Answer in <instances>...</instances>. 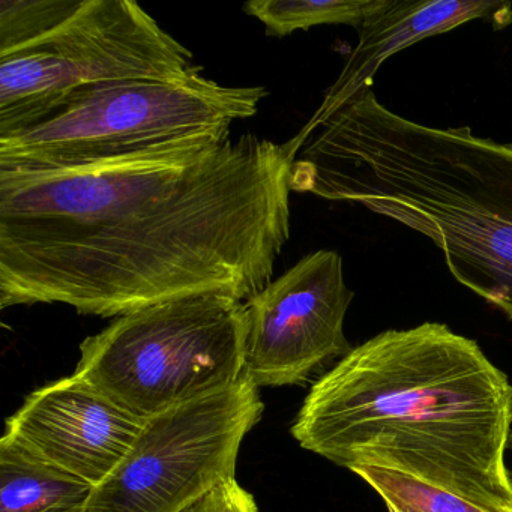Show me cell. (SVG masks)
<instances>
[{
    "mask_svg": "<svg viewBox=\"0 0 512 512\" xmlns=\"http://www.w3.org/2000/svg\"><path fill=\"white\" fill-rule=\"evenodd\" d=\"M284 145L193 137L53 170H0V308L119 317L220 293L247 301L290 239Z\"/></svg>",
    "mask_w": 512,
    "mask_h": 512,
    "instance_id": "obj_1",
    "label": "cell"
},
{
    "mask_svg": "<svg viewBox=\"0 0 512 512\" xmlns=\"http://www.w3.org/2000/svg\"><path fill=\"white\" fill-rule=\"evenodd\" d=\"M512 385L437 322L353 347L305 398L292 436L349 470L380 467L512 511Z\"/></svg>",
    "mask_w": 512,
    "mask_h": 512,
    "instance_id": "obj_2",
    "label": "cell"
},
{
    "mask_svg": "<svg viewBox=\"0 0 512 512\" xmlns=\"http://www.w3.org/2000/svg\"><path fill=\"white\" fill-rule=\"evenodd\" d=\"M284 148L292 191L427 236L452 277L512 322V145L410 121L370 88Z\"/></svg>",
    "mask_w": 512,
    "mask_h": 512,
    "instance_id": "obj_3",
    "label": "cell"
},
{
    "mask_svg": "<svg viewBox=\"0 0 512 512\" xmlns=\"http://www.w3.org/2000/svg\"><path fill=\"white\" fill-rule=\"evenodd\" d=\"M199 70L193 53L133 0L0 2V137L89 92Z\"/></svg>",
    "mask_w": 512,
    "mask_h": 512,
    "instance_id": "obj_4",
    "label": "cell"
},
{
    "mask_svg": "<svg viewBox=\"0 0 512 512\" xmlns=\"http://www.w3.org/2000/svg\"><path fill=\"white\" fill-rule=\"evenodd\" d=\"M244 301L220 293L149 305L80 344L76 376L142 421L244 376Z\"/></svg>",
    "mask_w": 512,
    "mask_h": 512,
    "instance_id": "obj_5",
    "label": "cell"
},
{
    "mask_svg": "<svg viewBox=\"0 0 512 512\" xmlns=\"http://www.w3.org/2000/svg\"><path fill=\"white\" fill-rule=\"evenodd\" d=\"M268 91L226 86L202 70L167 82H128L89 92L32 127L0 137V170L86 166L193 137L232 133Z\"/></svg>",
    "mask_w": 512,
    "mask_h": 512,
    "instance_id": "obj_6",
    "label": "cell"
},
{
    "mask_svg": "<svg viewBox=\"0 0 512 512\" xmlns=\"http://www.w3.org/2000/svg\"><path fill=\"white\" fill-rule=\"evenodd\" d=\"M259 388H230L143 425L125 457L94 487L85 512H184L235 479L242 440L262 418Z\"/></svg>",
    "mask_w": 512,
    "mask_h": 512,
    "instance_id": "obj_7",
    "label": "cell"
},
{
    "mask_svg": "<svg viewBox=\"0 0 512 512\" xmlns=\"http://www.w3.org/2000/svg\"><path fill=\"white\" fill-rule=\"evenodd\" d=\"M355 293L337 251L302 257L244 301V377L256 388L296 385L352 350L344 319Z\"/></svg>",
    "mask_w": 512,
    "mask_h": 512,
    "instance_id": "obj_8",
    "label": "cell"
},
{
    "mask_svg": "<svg viewBox=\"0 0 512 512\" xmlns=\"http://www.w3.org/2000/svg\"><path fill=\"white\" fill-rule=\"evenodd\" d=\"M145 424L73 374L32 392L0 442L97 487Z\"/></svg>",
    "mask_w": 512,
    "mask_h": 512,
    "instance_id": "obj_9",
    "label": "cell"
},
{
    "mask_svg": "<svg viewBox=\"0 0 512 512\" xmlns=\"http://www.w3.org/2000/svg\"><path fill=\"white\" fill-rule=\"evenodd\" d=\"M478 19L488 20L494 29L505 28L512 22V5L500 0H385L359 25L358 44L340 76L293 140L305 139L359 92L370 89L383 62L395 53Z\"/></svg>",
    "mask_w": 512,
    "mask_h": 512,
    "instance_id": "obj_10",
    "label": "cell"
},
{
    "mask_svg": "<svg viewBox=\"0 0 512 512\" xmlns=\"http://www.w3.org/2000/svg\"><path fill=\"white\" fill-rule=\"evenodd\" d=\"M94 485L0 442V512H85Z\"/></svg>",
    "mask_w": 512,
    "mask_h": 512,
    "instance_id": "obj_11",
    "label": "cell"
},
{
    "mask_svg": "<svg viewBox=\"0 0 512 512\" xmlns=\"http://www.w3.org/2000/svg\"><path fill=\"white\" fill-rule=\"evenodd\" d=\"M383 4L385 0H251L244 11L265 25L266 34L283 38L322 25L358 29Z\"/></svg>",
    "mask_w": 512,
    "mask_h": 512,
    "instance_id": "obj_12",
    "label": "cell"
},
{
    "mask_svg": "<svg viewBox=\"0 0 512 512\" xmlns=\"http://www.w3.org/2000/svg\"><path fill=\"white\" fill-rule=\"evenodd\" d=\"M352 472L379 494L388 512H512L482 505L394 470L358 467Z\"/></svg>",
    "mask_w": 512,
    "mask_h": 512,
    "instance_id": "obj_13",
    "label": "cell"
},
{
    "mask_svg": "<svg viewBox=\"0 0 512 512\" xmlns=\"http://www.w3.org/2000/svg\"><path fill=\"white\" fill-rule=\"evenodd\" d=\"M184 512H259L256 500L236 482H223Z\"/></svg>",
    "mask_w": 512,
    "mask_h": 512,
    "instance_id": "obj_14",
    "label": "cell"
},
{
    "mask_svg": "<svg viewBox=\"0 0 512 512\" xmlns=\"http://www.w3.org/2000/svg\"><path fill=\"white\" fill-rule=\"evenodd\" d=\"M509 451H511V454H512V434H511V439H509ZM509 475H511V482H512V464H511V469H509Z\"/></svg>",
    "mask_w": 512,
    "mask_h": 512,
    "instance_id": "obj_15",
    "label": "cell"
}]
</instances>
